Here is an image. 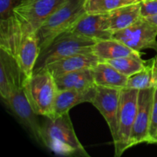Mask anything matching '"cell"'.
<instances>
[{
  "mask_svg": "<svg viewBox=\"0 0 157 157\" xmlns=\"http://www.w3.org/2000/svg\"><path fill=\"white\" fill-rule=\"evenodd\" d=\"M141 15L144 18L157 15V0H140Z\"/></svg>",
  "mask_w": 157,
  "mask_h": 157,
  "instance_id": "d4e9b609",
  "label": "cell"
},
{
  "mask_svg": "<svg viewBox=\"0 0 157 157\" xmlns=\"http://www.w3.org/2000/svg\"><path fill=\"white\" fill-rule=\"evenodd\" d=\"M157 26L142 17L129 27L113 33L118 40L136 52L153 49L157 52Z\"/></svg>",
  "mask_w": 157,
  "mask_h": 157,
  "instance_id": "8992f818",
  "label": "cell"
},
{
  "mask_svg": "<svg viewBox=\"0 0 157 157\" xmlns=\"http://www.w3.org/2000/svg\"><path fill=\"white\" fill-rule=\"evenodd\" d=\"M23 88L35 113L52 118L54 101L58 90L52 74L44 67L34 71L31 78L25 79Z\"/></svg>",
  "mask_w": 157,
  "mask_h": 157,
  "instance_id": "3957f363",
  "label": "cell"
},
{
  "mask_svg": "<svg viewBox=\"0 0 157 157\" xmlns=\"http://www.w3.org/2000/svg\"><path fill=\"white\" fill-rule=\"evenodd\" d=\"M65 0H22L13 12L29 22L35 31Z\"/></svg>",
  "mask_w": 157,
  "mask_h": 157,
  "instance_id": "8fae6325",
  "label": "cell"
},
{
  "mask_svg": "<svg viewBox=\"0 0 157 157\" xmlns=\"http://www.w3.org/2000/svg\"><path fill=\"white\" fill-rule=\"evenodd\" d=\"M96 85L123 89L126 87L128 77L118 71L105 61H101L92 68Z\"/></svg>",
  "mask_w": 157,
  "mask_h": 157,
  "instance_id": "2e32d148",
  "label": "cell"
},
{
  "mask_svg": "<svg viewBox=\"0 0 157 157\" xmlns=\"http://www.w3.org/2000/svg\"><path fill=\"white\" fill-rule=\"evenodd\" d=\"M40 51L36 31L29 22L25 21L22 36L17 46L14 58L27 78L33 75Z\"/></svg>",
  "mask_w": 157,
  "mask_h": 157,
  "instance_id": "30bf717a",
  "label": "cell"
},
{
  "mask_svg": "<svg viewBox=\"0 0 157 157\" xmlns=\"http://www.w3.org/2000/svg\"><path fill=\"white\" fill-rule=\"evenodd\" d=\"M58 90H86L94 87L92 68L70 72L55 78Z\"/></svg>",
  "mask_w": 157,
  "mask_h": 157,
  "instance_id": "e0dca14e",
  "label": "cell"
},
{
  "mask_svg": "<svg viewBox=\"0 0 157 157\" xmlns=\"http://www.w3.org/2000/svg\"><path fill=\"white\" fill-rule=\"evenodd\" d=\"M6 105L11 110L20 121L31 133L32 137L41 145L44 146L42 125L38 121V114L32 108L28 100L24 88L17 89L4 101Z\"/></svg>",
  "mask_w": 157,
  "mask_h": 157,
  "instance_id": "52a82bcc",
  "label": "cell"
},
{
  "mask_svg": "<svg viewBox=\"0 0 157 157\" xmlns=\"http://www.w3.org/2000/svg\"><path fill=\"white\" fill-rule=\"evenodd\" d=\"M84 0H65L36 31L40 50L45 48L56 37L67 32L86 13Z\"/></svg>",
  "mask_w": 157,
  "mask_h": 157,
  "instance_id": "7a4b0ae2",
  "label": "cell"
},
{
  "mask_svg": "<svg viewBox=\"0 0 157 157\" xmlns=\"http://www.w3.org/2000/svg\"><path fill=\"white\" fill-rule=\"evenodd\" d=\"M46 118L42 125L44 147L63 156H90L75 133L69 113Z\"/></svg>",
  "mask_w": 157,
  "mask_h": 157,
  "instance_id": "6da1fadb",
  "label": "cell"
},
{
  "mask_svg": "<svg viewBox=\"0 0 157 157\" xmlns=\"http://www.w3.org/2000/svg\"><path fill=\"white\" fill-rule=\"evenodd\" d=\"M96 42L91 38L67 31L56 37L45 48L40 51L34 71H38L50 63L71 55L92 52V46Z\"/></svg>",
  "mask_w": 157,
  "mask_h": 157,
  "instance_id": "277c9868",
  "label": "cell"
},
{
  "mask_svg": "<svg viewBox=\"0 0 157 157\" xmlns=\"http://www.w3.org/2000/svg\"><path fill=\"white\" fill-rule=\"evenodd\" d=\"M68 31L96 41L112 38L113 33L110 28L107 13H85Z\"/></svg>",
  "mask_w": 157,
  "mask_h": 157,
  "instance_id": "4fadbf2b",
  "label": "cell"
},
{
  "mask_svg": "<svg viewBox=\"0 0 157 157\" xmlns=\"http://www.w3.org/2000/svg\"><path fill=\"white\" fill-rule=\"evenodd\" d=\"M101 61L93 52L77 54L50 63L44 68L52 74L54 78H56L70 72L86 68H93Z\"/></svg>",
  "mask_w": 157,
  "mask_h": 157,
  "instance_id": "5bb4252c",
  "label": "cell"
},
{
  "mask_svg": "<svg viewBox=\"0 0 157 157\" xmlns=\"http://www.w3.org/2000/svg\"><path fill=\"white\" fill-rule=\"evenodd\" d=\"M95 92V86L86 90H58L53 105L52 117L61 116L78 104L91 102Z\"/></svg>",
  "mask_w": 157,
  "mask_h": 157,
  "instance_id": "9a60e30c",
  "label": "cell"
},
{
  "mask_svg": "<svg viewBox=\"0 0 157 157\" xmlns=\"http://www.w3.org/2000/svg\"><path fill=\"white\" fill-rule=\"evenodd\" d=\"M22 0H0L1 20L6 19L13 14V10Z\"/></svg>",
  "mask_w": 157,
  "mask_h": 157,
  "instance_id": "cb8c5ba5",
  "label": "cell"
},
{
  "mask_svg": "<svg viewBox=\"0 0 157 157\" xmlns=\"http://www.w3.org/2000/svg\"><path fill=\"white\" fill-rule=\"evenodd\" d=\"M149 136L150 144H157V86L154 87Z\"/></svg>",
  "mask_w": 157,
  "mask_h": 157,
  "instance_id": "603a6c76",
  "label": "cell"
},
{
  "mask_svg": "<svg viewBox=\"0 0 157 157\" xmlns=\"http://www.w3.org/2000/svg\"><path fill=\"white\" fill-rule=\"evenodd\" d=\"M92 52L101 61H105L107 60L128 56L138 52L133 50L118 40L109 38L97 41L92 46Z\"/></svg>",
  "mask_w": 157,
  "mask_h": 157,
  "instance_id": "d6986e66",
  "label": "cell"
},
{
  "mask_svg": "<svg viewBox=\"0 0 157 157\" xmlns=\"http://www.w3.org/2000/svg\"><path fill=\"white\" fill-rule=\"evenodd\" d=\"M121 91V89L95 85L94 95L90 102L107 121L113 144L117 139Z\"/></svg>",
  "mask_w": 157,
  "mask_h": 157,
  "instance_id": "ba28073f",
  "label": "cell"
},
{
  "mask_svg": "<svg viewBox=\"0 0 157 157\" xmlns=\"http://www.w3.org/2000/svg\"><path fill=\"white\" fill-rule=\"evenodd\" d=\"M146 19L148 20L149 21H150L151 23L154 24L155 25L157 26V15H153V16H150V17H146Z\"/></svg>",
  "mask_w": 157,
  "mask_h": 157,
  "instance_id": "484cf974",
  "label": "cell"
},
{
  "mask_svg": "<svg viewBox=\"0 0 157 157\" xmlns=\"http://www.w3.org/2000/svg\"><path fill=\"white\" fill-rule=\"evenodd\" d=\"M26 78L16 60L6 51L1 49L0 94L3 101H6L17 89L23 87Z\"/></svg>",
  "mask_w": 157,
  "mask_h": 157,
  "instance_id": "7c38bea8",
  "label": "cell"
},
{
  "mask_svg": "<svg viewBox=\"0 0 157 157\" xmlns=\"http://www.w3.org/2000/svg\"><path fill=\"white\" fill-rule=\"evenodd\" d=\"M105 62L108 63L118 71L129 78L143 70L145 67L147 61L143 60L140 52H136L128 56L107 60Z\"/></svg>",
  "mask_w": 157,
  "mask_h": 157,
  "instance_id": "ffe728a7",
  "label": "cell"
},
{
  "mask_svg": "<svg viewBox=\"0 0 157 157\" xmlns=\"http://www.w3.org/2000/svg\"><path fill=\"white\" fill-rule=\"evenodd\" d=\"M139 90L121 89L118 113L117 139L114 143L115 156L120 157L130 148V139L137 111Z\"/></svg>",
  "mask_w": 157,
  "mask_h": 157,
  "instance_id": "5b68a950",
  "label": "cell"
},
{
  "mask_svg": "<svg viewBox=\"0 0 157 157\" xmlns=\"http://www.w3.org/2000/svg\"><path fill=\"white\" fill-rule=\"evenodd\" d=\"M154 87L140 90L138 93L137 111L130 139V148L141 143L150 144V119Z\"/></svg>",
  "mask_w": 157,
  "mask_h": 157,
  "instance_id": "9c48e42d",
  "label": "cell"
},
{
  "mask_svg": "<svg viewBox=\"0 0 157 157\" xmlns=\"http://www.w3.org/2000/svg\"><path fill=\"white\" fill-rule=\"evenodd\" d=\"M140 2L122 6L107 13L112 32L126 29L142 18Z\"/></svg>",
  "mask_w": 157,
  "mask_h": 157,
  "instance_id": "ac0fdd59",
  "label": "cell"
},
{
  "mask_svg": "<svg viewBox=\"0 0 157 157\" xmlns=\"http://www.w3.org/2000/svg\"><path fill=\"white\" fill-rule=\"evenodd\" d=\"M154 71L152 58L147 61V64L143 70L129 77L126 87L140 90L154 87Z\"/></svg>",
  "mask_w": 157,
  "mask_h": 157,
  "instance_id": "44dd1931",
  "label": "cell"
},
{
  "mask_svg": "<svg viewBox=\"0 0 157 157\" xmlns=\"http://www.w3.org/2000/svg\"><path fill=\"white\" fill-rule=\"evenodd\" d=\"M140 0H84V8L87 14H106Z\"/></svg>",
  "mask_w": 157,
  "mask_h": 157,
  "instance_id": "7402d4cb",
  "label": "cell"
}]
</instances>
